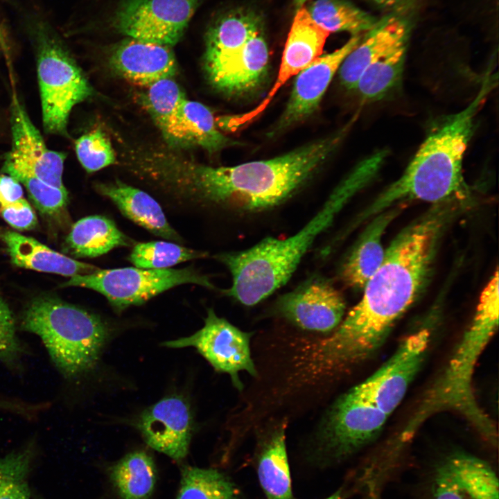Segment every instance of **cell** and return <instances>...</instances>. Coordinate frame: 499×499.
I'll list each match as a JSON object with an SVG mask.
<instances>
[{
    "label": "cell",
    "mask_w": 499,
    "mask_h": 499,
    "mask_svg": "<svg viewBox=\"0 0 499 499\" xmlns=\"http://www.w3.org/2000/svg\"><path fill=\"white\" fill-rule=\"evenodd\" d=\"M400 211L399 206H394L374 216L341 267L340 275L346 284L362 290L379 268L385 252L383 235Z\"/></svg>",
    "instance_id": "obj_23"
},
{
    "label": "cell",
    "mask_w": 499,
    "mask_h": 499,
    "mask_svg": "<svg viewBox=\"0 0 499 499\" xmlns=\"http://www.w3.org/2000/svg\"><path fill=\"white\" fill-rule=\"evenodd\" d=\"M148 88L145 105L166 141L174 148L190 147L180 112L185 96L179 85L168 78Z\"/></svg>",
    "instance_id": "obj_25"
},
{
    "label": "cell",
    "mask_w": 499,
    "mask_h": 499,
    "mask_svg": "<svg viewBox=\"0 0 499 499\" xmlns=\"http://www.w3.org/2000/svg\"><path fill=\"white\" fill-rule=\"evenodd\" d=\"M330 33L318 26L304 6L297 9L281 60L304 69L319 58Z\"/></svg>",
    "instance_id": "obj_28"
},
{
    "label": "cell",
    "mask_w": 499,
    "mask_h": 499,
    "mask_svg": "<svg viewBox=\"0 0 499 499\" xmlns=\"http://www.w3.org/2000/svg\"><path fill=\"white\" fill-rule=\"evenodd\" d=\"M268 62V48L261 31L207 76L214 88L226 94H244L257 88L263 81Z\"/></svg>",
    "instance_id": "obj_20"
},
{
    "label": "cell",
    "mask_w": 499,
    "mask_h": 499,
    "mask_svg": "<svg viewBox=\"0 0 499 499\" xmlns=\"http://www.w3.org/2000/svg\"><path fill=\"white\" fill-rule=\"evenodd\" d=\"M0 240L11 263L19 268L66 277L88 274L100 268L60 254L33 238L0 228Z\"/></svg>",
    "instance_id": "obj_21"
},
{
    "label": "cell",
    "mask_w": 499,
    "mask_h": 499,
    "mask_svg": "<svg viewBox=\"0 0 499 499\" xmlns=\"http://www.w3.org/2000/svg\"><path fill=\"white\" fill-rule=\"evenodd\" d=\"M0 216L10 226L19 231L33 229L37 225L36 214L26 200L0 209Z\"/></svg>",
    "instance_id": "obj_39"
},
{
    "label": "cell",
    "mask_w": 499,
    "mask_h": 499,
    "mask_svg": "<svg viewBox=\"0 0 499 499\" xmlns=\"http://www.w3.org/2000/svg\"><path fill=\"white\" fill-rule=\"evenodd\" d=\"M110 62L121 76L141 86L149 87L173 78L177 62L170 46L128 38L112 51Z\"/></svg>",
    "instance_id": "obj_19"
},
{
    "label": "cell",
    "mask_w": 499,
    "mask_h": 499,
    "mask_svg": "<svg viewBox=\"0 0 499 499\" xmlns=\"http://www.w3.org/2000/svg\"><path fill=\"white\" fill-rule=\"evenodd\" d=\"M110 478L123 499H148L154 490L156 469L148 453L135 451L111 468Z\"/></svg>",
    "instance_id": "obj_29"
},
{
    "label": "cell",
    "mask_w": 499,
    "mask_h": 499,
    "mask_svg": "<svg viewBox=\"0 0 499 499\" xmlns=\"http://www.w3.org/2000/svg\"><path fill=\"white\" fill-rule=\"evenodd\" d=\"M184 283L215 288L207 276L193 268L100 269L91 274L73 276L62 286L96 290L104 295L116 310L121 311L130 306L141 305L165 290Z\"/></svg>",
    "instance_id": "obj_8"
},
{
    "label": "cell",
    "mask_w": 499,
    "mask_h": 499,
    "mask_svg": "<svg viewBox=\"0 0 499 499\" xmlns=\"http://www.w3.org/2000/svg\"><path fill=\"white\" fill-rule=\"evenodd\" d=\"M326 499H344V495L342 492V489L338 490L333 494Z\"/></svg>",
    "instance_id": "obj_44"
},
{
    "label": "cell",
    "mask_w": 499,
    "mask_h": 499,
    "mask_svg": "<svg viewBox=\"0 0 499 499\" xmlns=\"http://www.w3.org/2000/svg\"><path fill=\"white\" fill-rule=\"evenodd\" d=\"M10 127L11 148L5 155L3 173L19 182L34 179L65 189L62 174L66 155L46 146L15 93L12 96Z\"/></svg>",
    "instance_id": "obj_10"
},
{
    "label": "cell",
    "mask_w": 499,
    "mask_h": 499,
    "mask_svg": "<svg viewBox=\"0 0 499 499\" xmlns=\"http://www.w3.org/2000/svg\"><path fill=\"white\" fill-rule=\"evenodd\" d=\"M306 1L307 0H294L295 5L297 9L304 6Z\"/></svg>",
    "instance_id": "obj_45"
},
{
    "label": "cell",
    "mask_w": 499,
    "mask_h": 499,
    "mask_svg": "<svg viewBox=\"0 0 499 499\" xmlns=\"http://www.w3.org/2000/svg\"><path fill=\"white\" fill-rule=\"evenodd\" d=\"M435 204L405 227L385 250L382 263L363 288L360 301L326 338L303 343L306 370L326 381L370 358L416 299L431 268L441 233L457 206Z\"/></svg>",
    "instance_id": "obj_1"
},
{
    "label": "cell",
    "mask_w": 499,
    "mask_h": 499,
    "mask_svg": "<svg viewBox=\"0 0 499 499\" xmlns=\"http://www.w3.org/2000/svg\"><path fill=\"white\" fill-rule=\"evenodd\" d=\"M36 50L42 121L47 133L65 135L73 107L93 92L56 33L44 21L30 26Z\"/></svg>",
    "instance_id": "obj_7"
},
{
    "label": "cell",
    "mask_w": 499,
    "mask_h": 499,
    "mask_svg": "<svg viewBox=\"0 0 499 499\" xmlns=\"http://www.w3.org/2000/svg\"><path fill=\"white\" fill-rule=\"evenodd\" d=\"M375 4L382 8H391L396 6L402 0H371Z\"/></svg>",
    "instance_id": "obj_43"
},
{
    "label": "cell",
    "mask_w": 499,
    "mask_h": 499,
    "mask_svg": "<svg viewBox=\"0 0 499 499\" xmlns=\"http://www.w3.org/2000/svg\"><path fill=\"white\" fill-rule=\"evenodd\" d=\"M200 0H125L114 26L129 38L171 47L182 38Z\"/></svg>",
    "instance_id": "obj_12"
},
{
    "label": "cell",
    "mask_w": 499,
    "mask_h": 499,
    "mask_svg": "<svg viewBox=\"0 0 499 499\" xmlns=\"http://www.w3.org/2000/svg\"><path fill=\"white\" fill-rule=\"evenodd\" d=\"M306 8L313 20L330 33L347 31L360 35L377 21L368 12L344 0H315Z\"/></svg>",
    "instance_id": "obj_30"
},
{
    "label": "cell",
    "mask_w": 499,
    "mask_h": 499,
    "mask_svg": "<svg viewBox=\"0 0 499 499\" xmlns=\"http://www.w3.org/2000/svg\"><path fill=\"white\" fill-rule=\"evenodd\" d=\"M498 271L483 289L471 322L451 355L444 371L428 390L399 436L410 441L430 417L443 411L464 416L492 446L498 442L496 426L480 407L473 390L478 360L498 326Z\"/></svg>",
    "instance_id": "obj_4"
},
{
    "label": "cell",
    "mask_w": 499,
    "mask_h": 499,
    "mask_svg": "<svg viewBox=\"0 0 499 499\" xmlns=\"http://www.w3.org/2000/svg\"><path fill=\"white\" fill-rule=\"evenodd\" d=\"M33 455L26 446L0 457V499H30L28 473Z\"/></svg>",
    "instance_id": "obj_35"
},
{
    "label": "cell",
    "mask_w": 499,
    "mask_h": 499,
    "mask_svg": "<svg viewBox=\"0 0 499 499\" xmlns=\"http://www.w3.org/2000/svg\"><path fill=\"white\" fill-rule=\"evenodd\" d=\"M27 190L36 208L43 214L53 216L67 205L68 193L38 180L26 179L19 182Z\"/></svg>",
    "instance_id": "obj_37"
},
{
    "label": "cell",
    "mask_w": 499,
    "mask_h": 499,
    "mask_svg": "<svg viewBox=\"0 0 499 499\" xmlns=\"http://www.w3.org/2000/svg\"><path fill=\"white\" fill-rule=\"evenodd\" d=\"M345 129L281 156L232 166L188 165L161 177L192 200L244 211L272 209L304 185L338 148Z\"/></svg>",
    "instance_id": "obj_2"
},
{
    "label": "cell",
    "mask_w": 499,
    "mask_h": 499,
    "mask_svg": "<svg viewBox=\"0 0 499 499\" xmlns=\"http://www.w3.org/2000/svg\"><path fill=\"white\" fill-rule=\"evenodd\" d=\"M407 46L369 65L358 80L355 90L366 101H378L401 84Z\"/></svg>",
    "instance_id": "obj_31"
},
{
    "label": "cell",
    "mask_w": 499,
    "mask_h": 499,
    "mask_svg": "<svg viewBox=\"0 0 499 499\" xmlns=\"http://www.w3.org/2000/svg\"><path fill=\"white\" fill-rule=\"evenodd\" d=\"M283 423L263 441L257 457V474L266 499H293Z\"/></svg>",
    "instance_id": "obj_27"
},
{
    "label": "cell",
    "mask_w": 499,
    "mask_h": 499,
    "mask_svg": "<svg viewBox=\"0 0 499 499\" xmlns=\"http://www.w3.org/2000/svg\"><path fill=\"white\" fill-rule=\"evenodd\" d=\"M429 499H499L498 478L484 459L464 451H455L434 467Z\"/></svg>",
    "instance_id": "obj_14"
},
{
    "label": "cell",
    "mask_w": 499,
    "mask_h": 499,
    "mask_svg": "<svg viewBox=\"0 0 499 499\" xmlns=\"http://www.w3.org/2000/svg\"><path fill=\"white\" fill-rule=\"evenodd\" d=\"M121 213L153 234L176 242L182 240L170 225L159 203L147 193L119 180L96 185Z\"/></svg>",
    "instance_id": "obj_24"
},
{
    "label": "cell",
    "mask_w": 499,
    "mask_h": 499,
    "mask_svg": "<svg viewBox=\"0 0 499 499\" xmlns=\"http://www.w3.org/2000/svg\"><path fill=\"white\" fill-rule=\"evenodd\" d=\"M365 33L338 69L340 82L348 90H355L361 75L369 65L407 46L410 26L403 18L390 15L377 20Z\"/></svg>",
    "instance_id": "obj_18"
},
{
    "label": "cell",
    "mask_w": 499,
    "mask_h": 499,
    "mask_svg": "<svg viewBox=\"0 0 499 499\" xmlns=\"http://www.w3.org/2000/svg\"><path fill=\"white\" fill-rule=\"evenodd\" d=\"M362 37L361 35H352L341 47L319 56L296 76L288 103L273 134L290 128L315 112L342 62L359 44Z\"/></svg>",
    "instance_id": "obj_16"
},
{
    "label": "cell",
    "mask_w": 499,
    "mask_h": 499,
    "mask_svg": "<svg viewBox=\"0 0 499 499\" xmlns=\"http://www.w3.org/2000/svg\"><path fill=\"white\" fill-rule=\"evenodd\" d=\"M26 200L21 184L14 177L0 173V209Z\"/></svg>",
    "instance_id": "obj_40"
},
{
    "label": "cell",
    "mask_w": 499,
    "mask_h": 499,
    "mask_svg": "<svg viewBox=\"0 0 499 499\" xmlns=\"http://www.w3.org/2000/svg\"><path fill=\"white\" fill-rule=\"evenodd\" d=\"M432 334V328L425 326L408 335L389 359L356 387L389 417L421 369Z\"/></svg>",
    "instance_id": "obj_11"
},
{
    "label": "cell",
    "mask_w": 499,
    "mask_h": 499,
    "mask_svg": "<svg viewBox=\"0 0 499 499\" xmlns=\"http://www.w3.org/2000/svg\"><path fill=\"white\" fill-rule=\"evenodd\" d=\"M177 499H241V497L234 484L216 469L186 467L182 472Z\"/></svg>",
    "instance_id": "obj_33"
},
{
    "label": "cell",
    "mask_w": 499,
    "mask_h": 499,
    "mask_svg": "<svg viewBox=\"0 0 499 499\" xmlns=\"http://www.w3.org/2000/svg\"><path fill=\"white\" fill-rule=\"evenodd\" d=\"M180 112L191 146H198L213 153L233 143L218 130L216 119L204 105L184 98Z\"/></svg>",
    "instance_id": "obj_32"
},
{
    "label": "cell",
    "mask_w": 499,
    "mask_h": 499,
    "mask_svg": "<svg viewBox=\"0 0 499 499\" xmlns=\"http://www.w3.org/2000/svg\"><path fill=\"white\" fill-rule=\"evenodd\" d=\"M360 190L356 180L347 175L317 213L292 236L267 237L249 249L218 255L232 277L227 295L242 304L253 306L286 284L316 238Z\"/></svg>",
    "instance_id": "obj_5"
},
{
    "label": "cell",
    "mask_w": 499,
    "mask_h": 499,
    "mask_svg": "<svg viewBox=\"0 0 499 499\" xmlns=\"http://www.w3.org/2000/svg\"><path fill=\"white\" fill-rule=\"evenodd\" d=\"M22 330L38 336L60 374L73 379L92 370L108 338L98 316L52 297H39L24 309Z\"/></svg>",
    "instance_id": "obj_6"
},
{
    "label": "cell",
    "mask_w": 499,
    "mask_h": 499,
    "mask_svg": "<svg viewBox=\"0 0 499 499\" xmlns=\"http://www.w3.org/2000/svg\"><path fill=\"white\" fill-rule=\"evenodd\" d=\"M252 334L244 332L209 309L203 327L192 335L161 343L169 348L193 347L217 371L228 374L234 385L242 390L238 373L253 376L257 370L250 351Z\"/></svg>",
    "instance_id": "obj_13"
},
{
    "label": "cell",
    "mask_w": 499,
    "mask_h": 499,
    "mask_svg": "<svg viewBox=\"0 0 499 499\" xmlns=\"http://www.w3.org/2000/svg\"><path fill=\"white\" fill-rule=\"evenodd\" d=\"M75 151L82 166L88 173L96 172L113 164L116 156L111 142L99 128L76 139Z\"/></svg>",
    "instance_id": "obj_36"
},
{
    "label": "cell",
    "mask_w": 499,
    "mask_h": 499,
    "mask_svg": "<svg viewBox=\"0 0 499 499\" xmlns=\"http://www.w3.org/2000/svg\"><path fill=\"white\" fill-rule=\"evenodd\" d=\"M207 256V252L189 249L172 242L150 241L135 245L128 259L139 268L164 269Z\"/></svg>",
    "instance_id": "obj_34"
},
{
    "label": "cell",
    "mask_w": 499,
    "mask_h": 499,
    "mask_svg": "<svg viewBox=\"0 0 499 499\" xmlns=\"http://www.w3.org/2000/svg\"><path fill=\"white\" fill-rule=\"evenodd\" d=\"M39 410L37 403L0 396V411L31 419L37 415Z\"/></svg>",
    "instance_id": "obj_41"
},
{
    "label": "cell",
    "mask_w": 499,
    "mask_h": 499,
    "mask_svg": "<svg viewBox=\"0 0 499 499\" xmlns=\"http://www.w3.org/2000/svg\"><path fill=\"white\" fill-rule=\"evenodd\" d=\"M0 49L3 53L8 61L10 59V48L6 33L0 23Z\"/></svg>",
    "instance_id": "obj_42"
},
{
    "label": "cell",
    "mask_w": 499,
    "mask_h": 499,
    "mask_svg": "<svg viewBox=\"0 0 499 499\" xmlns=\"http://www.w3.org/2000/svg\"><path fill=\"white\" fill-rule=\"evenodd\" d=\"M261 31V18L252 11L237 10L220 17L206 35V74L240 51L251 37Z\"/></svg>",
    "instance_id": "obj_22"
},
{
    "label": "cell",
    "mask_w": 499,
    "mask_h": 499,
    "mask_svg": "<svg viewBox=\"0 0 499 499\" xmlns=\"http://www.w3.org/2000/svg\"><path fill=\"white\" fill-rule=\"evenodd\" d=\"M137 428L153 449L175 460L186 456L192 419L189 408L182 398L166 397L148 408L141 414Z\"/></svg>",
    "instance_id": "obj_17"
},
{
    "label": "cell",
    "mask_w": 499,
    "mask_h": 499,
    "mask_svg": "<svg viewBox=\"0 0 499 499\" xmlns=\"http://www.w3.org/2000/svg\"><path fill=\"white\" fill-rule=\"evenodd\" d=\"M131 243L113 220L103 216H90L72 226L64 244L67 251L75 257L94 258Z\"/></svg>",
    "instance_id": "obj_26"
},
{
    "label": "cell",
    "mask_w": 499,
    "mask_h": 499,
    "mask_svg": "<svg viewBox=\"0 0 499 499\" xmlns=\"http://www.w3.org/2000/svg\"><path fill=\"white\" fill-rule=\"evenodd\" d=\"M23 353L24 347L17 335L12 313L8 305L0 298V362L14 364Z\"/></svg>",
    "instance_id": "obj_38"
},
{
    "label": "cell",
    "mask_w": 499,
    "mask_h": 499,
    "mask_svg": "<svg viewBox=\"0 0 499 499\" xmlns=\"http://www.w3.org/2000/svg\"><path fill=\"white\" fill-rule=\"evenodd\" d=\"M276 307L281 316L303 329L328 333L341 323L346 304L329 279L314 277L281 296Z\"/></svg>",
    "instance_id": "obj_15"
},
{
    "label": "cell",
    "mask_w": 499,
    "mask_h": 499,
    "mask_svg": "<svg viewBox=\"0 0 499 499\" xmlns=\"http://www.w3.org/2000/svg\"><path fill=\"white\" fill-rule=\"evenodd\" d=\"M491 85L488 77L465 108L431 129L403 173L371 203L365 218L408 200L435 204L463 202L469 198L470 191L462 172L464 153L473 133L475 116Z\"/></svg>",
    "instance_id": "obj_3"
},
{
    "label": "cell",
    "mask_w": 499,
    "mask_h": 499,
    "mask_svg": "<svg viewBox=\"0 0 499 499\" xmlns=\"http://www.w3.org/2000/svg\"><path fill=\"white\" fill-rule=\"evenodd\" d=\"M389 416L353 386L327 411L317 439L320 455L340 462L365 448L379 436Z\"/></svg>",
    "instance_id": "obj_9"
}]
</instances>
